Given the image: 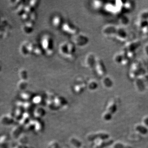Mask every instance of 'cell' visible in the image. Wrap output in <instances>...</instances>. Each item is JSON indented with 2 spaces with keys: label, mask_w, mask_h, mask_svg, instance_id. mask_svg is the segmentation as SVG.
I'll list each match as a JSON object with an SVG mask.
<instances>
[{
  "label": "cell",
  "mask_w": 148,
  "mask_h": 148,
  "mask_svg": "<svg viewBox=\"0 0 148 148\" xmlns=\"http://www.w3.org/2000/svg\"><path fill=\"white\" fill-rule=\"evenodd\" d=\"M96 63V68H99V70L97 72V73L98 74V75H100V76L104 75L106 71L105 68L102 61H101L99 59Z\"/></svg>",
  "instance_id": "6da1fadb"
},
{
  "label": "cell",
  "mask_w": 148,
  "mask_h": 148,
  "mask_svg": "<svg viewBox=\"0 0 148 148\" xmlns=\"http://www.w3.org/2000/svg\"><path fill=\"white\" fill-rule=\"evenodd\" d=\"M103 83H104V85L106 86L107 87H111L113 85V82L112 79L111 78L107 77H105L104 79L103 80Z\"/></svg>",
  "instance_id": "7a4b0ae2"
},
{
  "label": "cell",
  "mask_w": 148,
  "mask_h": 148,
  "mask_svg": "<svg viewBox=\"0 0 148 148\" xmlns=\"http://www.w3.org/2000/svg\"><path fill=\"white\" fill-rule=\"evenodd\" d=\"M140 20L147 21L148 20V10H146L140 14Z\"/></svg>",
  "instance_id": "3957f363"
},
{
  "label": "cell",
  "mask_w": 148,
  "mask_h": 148,
  "mask_svg": "<svg viewBox=\"0 0 148 148\" xmlns=\"http://www.w3.org/2000/svg\"><path fill=\"white\" fill-rule=\"evenodd\" d=\"M143 124L144 126H148V116H145L143 119Z\"/></svg>",
  "instance_id": "277c9868"
},
{
  "label": "cell",
  "mask_w": 148,
  "mask_h": 148,
  "mask_svg": "<svg viewBox=\"0 0 148 148\" xmlns=\"http://www.w3.org/2000/svg\"><path fill=\"white\" fill-rule=\"evenodd\" d=\"M144 52L148 56V44L145 47H144Z\"/></svg>",
  "instance_id": "5b68a950"
},
{
  "label": "cell",
  "mask_w": 148,
  "mask_h": 148,
  "mask_svg": "<svg viewBox=\"0 0 148 148\" xmlns=\"http://www.w3.org/2000/svg\"><path fill=\"white\" fill-rule=\"evenodd\" d=\"M0 68H1V65H0Z\"/></svg>",
  "instance_id": "8992f818"
}]
</instances>
